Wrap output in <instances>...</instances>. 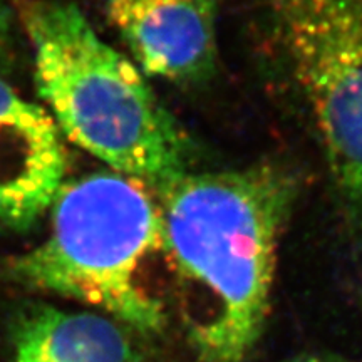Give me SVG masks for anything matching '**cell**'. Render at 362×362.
Listing matches in <instances>:
<instances>
[{
	"instance_id": "obj_1",
	"label": "cell",
	"mask_w": 362,
	"mask_h": 362,
	"mask_svg": "<svg viewBox=\"0 0 362 362\" xmlns=\"http://www.w3.org/2000/svg\"><path fill=\"white\" fill-rule=\"evenodd\" d=\"M297 181L262 163L185 173L156 189L161 250L198 362H247L264 334Z\"/></svg>"
},
{
	"instance_id": "obj_2",
	"label": "cell",
	"mask_w": 362,
	"mask_h": 362,
	"mask_svg": "<svg viewBox=\"0 0 362 362\" xmlns=\"http://www.w3.org/2000/svg\"><path fill=\"white\" fill-rule=\"evenodd\" d=\"M21 17L39 94L71 143L155 192L188 173V136L74 4L24 0Z\"/></svg>"
},
{
	"instance_id": "obj_3",
	"label": "cell",
	"mask_w": 362,
	"mask_h": 362,
	"mask_svg": "<svg viewBox=\"0 0 362 362\" xmlns=\"http://www.w3.org/2000/svg\"><path fill=\"white\" fill-rule=\"evenodd\" d=\"M40 245L8 264L17 282L98 307L143 332L165 324L160 302L139 284L148 255L161 250L156 192L116 171L62 185Z\"/></svg>"
},
{
	"instance_id": "obj_4",
	"label": "cell",
	"mask_w": 362,
	"mask_h": 362,
	"mask_svg": "<svg viewBox=\"0 0 362 362\" xmlns=\"http://www.w3.org/2000/svg\"><path fill=\"white\" fill-rule=\"evenodd\" d=\"M274 17L339 200L362 233V0H274Z\"/></svg>"
},
{
	"instance_id": "obj_5",
	"label": "cell",
	"mask_w": 362,
	"mask_h": 362,
	"mask_svg": "<svg viewBox=\"0 0 362 362\" xmlns=\"http://www.w3.org/2000/svg\"><path fill=\"white\" fill-rule=\"evenodd\" d=\"M106 6L144 74L181 86L214 76L216 0H106Z\"/></svg>"
},
{
	"instance_id": "obj_6",
	"label": "cell",
	"mask_w": 362,
	"mask_h": 362,
	"mask_svg": "<svg viewBox=\"0 0 362 362\" xmlns=\"http://www.w3.org/2000/svg\"><path fill=\"white\" fill-rule=\"evenodd\" d=\"M66 175L54 117L0 76V225L25 232L51 210Z\"/></svg>"
},
{
	"instance_id": "obj_7",
	"label": "cell",
	"mask_w": 362,
	"mask_h": 362,
	"mask_svg": "<svg viewBox=\"0 0 362 362\" xmlns=\"http://www.w3.org/2000/svg\"><path fill=\"white\" fill-rule=\"evenodd\" d=\"M16 362H141L112 320L90 312L39 307L22 320Z\"/></svg>"
},
{
	"instance_id": "obj_8",
	"label": "cell",
	"mask_w": 362,
	"mask_h": 362,
	"mask_svg": "<svg viewBox=\"0 0 362 362\" xmlns=\"http://www.w3.org/2000/svg\"><path fill=\"white\" fill-rule=\"evenodd\" d=\"M12 16L7 4L0 0V69L6 67L12 52Z\"/></svg>"
},
{
	"instance_id": "obj_9",
	"label": "cell",
	"mask_w": 362,
	"mask_h": 362,
	"mask_svg": "<svg viewBox=\"0 0 362 362\" xmlns=\"http://www.w3.org/2000/svg\"><path fill=\"white\" fill-rule=\"evenodd\" d=\"M285 362H344L339 361L336 357H329V356H314V354H305V356H298L293 357L291 361H285Z\"/></svg>"
}]
</instances>
